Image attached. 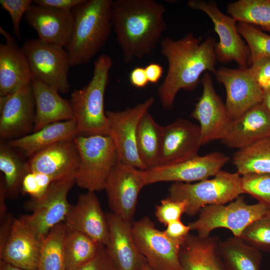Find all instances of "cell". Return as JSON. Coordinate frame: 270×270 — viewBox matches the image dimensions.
Segmentation results:
<instances>
[{
    "instance_id": "8d00e7d4",
    "label": "cell",
    "mask_w": 270,
    "mask_h": 270,
    "mask_svg": "<svg viewBox=\"0 0 270 270\" xmlns=\"http://www.w3.org/2000/svg\"><path fill=\"white\" fill-rule=\"evenodd\" d=\"M237 28L239 34L248 44L251 62L260 56H270V35L256 26L244 22H238Z\"/></svg>"
},
{
    "instance_id": "603a6c76",
    "label": "cell",
    "mask_w": 270,
    "mask_h": 270,
    "mask_svg": "<svg viewBox=\"0 0 270 270\" xmlns=\"http://www.w3.org/2000/svg\"><path fill=\"white\" fill-rule=\"evenodd\" d=\"M73 140L58 142L29 158V170L46 174L54 181L75 176L80 158Z\"/></svg>"
},
{
    "instance_id": "ffe728a7",
    "label": "cell",
    "mask_w": 270,
    "mask_h": 270,
    "mask_svg": "<svg viewBox=\"0 0 270 270\" xmlns=\"http://www.w3.org/2000/svg\"><path fill=\"white\" fill-rule=\"evenodd\" d=\"M24 18L36 32L39 40L62 48L66 46L74 27L72 11L65 12L32 4Z\"/></svg>"
},
{
    "instance_id": "816d5d0a",
    "label": "cell",
    "mask_w": 270,
    "mask_h": 270,
    "mask_svg": "<svg viewBox=\"0 0 270 270\" xmlns=\"http://www.w3.org/2000/svg\"><path fill=\"white\" fill-rule=\"evenodd\" d=\"M262 103L270 114V90L264 92Z\"/></svg>"
},
{
    "instance_id": "484cf974",
    "label": "cell",
    "mask_w": 270,
    "mask_h": 270,
    "mask_svg": "<svg viewBox=\"0 0 270 270\" xmlns=\"http://www.w3.org/2000/svg\"><path fill=\"white\" fill-rule=\"evenodd\" d=\"M220 241L216 236L202 238L189 234L179 253L181 270H228L219 253Z\"/></svg>"
},
{
    "instance_id": "ee69618b",
    "label": "cell",
    "mask_w": 270,
    "mask_h": 270,
    "mask_svg": "<svg viewBox=\"0 0 270 270\" xmlns=\"http://www.w3.org/2000/svg\"><path fill=\"white\" fill-rule=\"evenodd\" d=\"M191 230L190 227L184 224L180 220L170 222L164 231L166 235L170 239L183 242Z\"/></svg>"
},
{
    "instance_id": "1f68e13d",
    "label": "cell",
    "mask_w": 270,
    "mask_h": 270,
    "mask_svg": "<svg viewBox=\"0 0 270 270\" xmlns=\"http://www.w3.org/2000/svg\"><path fill=\"white\" fill-rule=\"evenodd\" d=\"M232 163L240 176L270 174V138L258 140L239 149Z\"/></svg>"
},
{
    "instance_id": "836d02e7",
    "label": "cell",
    "mask_w": 270,
    "mask_h": 270,
    "mask_svg": "<svg viewBox=\"0 0 270 270\" xmlns=\"http://www.w3.org/2000/svg\"><path fill=\"white\" fill-rule=\"evenodd\" d=\"M101 246L86 234L68 228L64 242L66 270H76L90 260Z\"/></svg>"
},
{
    "instance_id": "e575fe53",
    "label": "cell",
    "mask_w": 270,
    "mask_h": 270,
    "mask_svg": "<svg viewBox=\"0 0 270 270\" xmlns=\"http://www.w3.org/2000/svg\"><path fill=\"white\" fill-rule=\"evenodd\" d=\"M227 12L236 22L258 26L270 32V0H239L227 6Z\"/></svg>"
},
{
    "instance_id": "44dd1931",
    "label": "cell",
    "mask_w": 270,
    "mask_h": 270,
    "mask_svg": "<svg viewBox=\"0 0 270 270\" xmlns=\"http://www.w3.org/2000/svg\"><path fill=\"white\" fill-rule=\"evenodd\" d=\"M6 42L0 44V96L11 94L32 82L28 58L16 40L2 27Z\"/></svg>"
},
{
    "instance_id": "cb8c5ba5",
    "label": "cell",
    "mask_w": 270,
    "mask_h": 270,
    "mask_svg": "<svg viewBox=\"0 0 270 270\" xmlns=\"http://www.w3.org/2000/svg\"><path fill=\"white\" fill-rule=\"evenodd\" d=\"M270 138V114L260 103L233 120L221 140L228 148L238 150Z\"/></svg>"
},
{
    "instance_id": "4dcf8cb0",
    "label": "cell",
    "mask_w": 270,
    "mask_h": 270,
    "mask_svg": "<svg viewBox=\"0 0 270 270\" xmlns=\"http://www.w3.org/2000/svg\"><path fill=\"white\" fill-rule=\"evenodd\" d=\"M16 150L6 141L0 142V170L3 179L7 198L14 199L21 192L22 180L30 170L26 162Z\"/></svg>"
},
{
    "instance_id": "c3c4849f",
    "label": "cell",
    "mask_w": 270,
    "mask_h": 270,
    "mask_svg": "<svg viewBox=\"0 0 270 270\" xmlns=\"http://www.w3.org/2000/svg\"><path fill=\"white\" fill-rule=\"evenodd\" d=\"M144 68L148 82L152 84H156L163 74L162 66L158 63L152 62Z\"/></svg>"
},
{
    "instance_id": "b9f144b4",
    "label": "cell",
    "mask_w": 270,
    "mask_h": 270,
    "mask_svg": "<svg viewBox=\"0 0 270 270\" xmlns=\"http://www.w3.org/2000/svg\"><path fill=\"white\" fill-rule=\"evenodd\" d=\"M248 68L264 93L270 90V56L252 60Z\"/></svg>"
},
{
    "instance_id": "8fae6325",
    "label": "cell",
    "mask_w": 270,
    "mask_h": 270,
    "mask_svg": "<svg viewBox=\"0 0 270 270\" xmlns=\"http://www.w3.org/2000/svg\"><path fill=\"white\" fill-rule=\"evenodd\" d=\"M132 232L139 252L153 270H181L179 253L184 242L168 237L148 217L134 222Z\"/></svg>"
},
{
    "instance_id": "277c9868",
    "label": "cell",
    "mask_w": 270,
    "mask_h": 270,
    "mask_svg": "<svg viewBox=\"0 0 270 270\" xmlns=\"http://www.w3.org/2000/svg\"><path fill=\"white\" fill-rule=\"evenodd\" d=\"M106 54L94 61L93 74L88 84L72 92L70 102L73 110L78 135H108L109 126L104 109V96L112 66Z\"/></svg>"
},
{
    "instance_id": "7c38bea8",
    "label": "cell",
    "mask_w": 270,
    "mask_h": 270,
    "mask_svg": "<svg viewBox=\"0 0 270 270\" xmlns=\"http://www.w3.org/2000/svg\"><path fill=\"white\" fill-rule=\"evenodd\" d=\"M154 102V98L151 96L132 108L106 112L109 136L115 144L120 162L142 170L146 168L138 153L137 130L140 119Z\"/></svg>"
},
{
    "instance_id": "8992f818",
    "label": "cell",
    "mask_w": 270,
    "mask_h": 270,
    "mask_svg": "<svg viewBox=\"0 0 270 270\" xmlns=\"http://www.w3.org/2000/svg\"><path fill=\"white\" fill-rule=\"evenodd\" d=\"M243 194L241 176L222 170L211 179L195 183L174 182L168 188V198L186 201V214L193 216L209 205L225 204Z\"/></svg>"
},
{
    "instance_id": "4316f807",
    "label": "cell",
    "mask_w": 270,
    "mask_h": 270,
    "mask_svg": "<svg viewBox=\"0 0 270 270\" xmlns=\"http://www.w3.org/2000/svg\"><path fill=\"white\" fill-rule=\"evenodd\" d=\"M32 85L36 105L33 132L50 124L74 119L70 102L62 98L56 89L32 75Z\"/></svg>"
},
{
    "instance_id": "74e56055",
    "label": "cell",
    "mask_w": 270,
    "mask_h": 270,
    "mask_svg": "<svg viewBox=\"0 0 270 270\" xmlns=\"http://www.w3.org/2000/svg\"><path fill=\"white\" fill-rule=\"evenodd\" d=\"M243 194L270 207V174H250L241 176Z\"/></svg>"
},
{
    "instance_id": "9c48e42d",
    "label": "cell",
    "mask_w": 270,
    "mask_h": 270,
    "mask_svg": "<svg viewBox=\"0 0 270 270\" xmlns=\"http://www.w3.org/2000/svg\"><path fill=\"white\" fill-rule=\"evenodd\" d=\"M32 74L61 94L70 88L68 76L70 66L69 56L64 48L37 39H28L23 44Z\"/></svg>"
},
{
    "instance_id": "5bb4252c",
    "label": "cell",
    "mask_w": 270,
    "mask_h": 270,
    "mask_svg": "<svg viewBox=\"0 0 270 270\" xmlns=\"http://www.w3.org/2000/svg\"><path fill=\"white\" fill-rule=\"evenodd\" d=\"M229 160L228 156L215 152L180 163L157 166L144 170L146 184L166 182L192 183L206 180L214 176Z\"/></svg>"
},
{
    "instance_id": "f907efd6",
    "label": "cell",
    "mask_w": 270,
    "mask_h": 270,
    "mask_svg": "<svg viewBox=\"0 0 270 270\" xmlns=\"http://www.w3.org/2000/svg\"><path fill=\"white\" fill-rule=\"evenodd\" d=\"M0 270H28L16 266L9 262L0 260Z\"/></svg>"
},
{
    "instance_id": "2e32d148",
    "label": "cell",
    "mask_w": 270,
    "mask_h": 270,
    "mask_svg": "<svg viewBox=\"0 0 270 270\" xmlns=\"http://www.w3.org/2000/svg\"><path fill=\"white\" fill-rule=\"evenodd\" d=\"M202 92L191 116L200 124L201 144L222 140L226 136L232 120L229 116L225 104L216 93L212 79L205 72L201 79Z\"/></svg>"
},
{
    "instance_id": "f35d334b",
    "label": "cell",
    "mask_w": 270,
    "mask_h": 270,
    "mask_svg": "<svg viewBox=\"0 0 270 270\" xmlns=\"http://www.w3.org/2000/svg\"><path fill=\"white\" fill-rule=\"evenodd\" d=\"M53 182L46 174L30 170L22 180L21 192L30 196L31 199H38L46 193Z\"/></svg>"
},
{
    "instance_id": "5b68a950",
    "label": "cell",
    "mask_w": 270,
    "mask_h": 270,
    "mask_svg": "<svg viewBox=\"0 0 270 270\" xmlns=\"http://www.w3.org/2000/svg\"><path fill=\"white\" fill-rule=\"evenodd\" d=\"M73 140L80 158L76 184L87 191L104 190L110 174L120 162L112 138L108 135H78Z\"/></svg>"
},
{
    "instance_id": "f1b7e54d",
    "label": "cell",
    "mask_w": 270,
    "mask_h": 270,
    "mask_svg": "<svg viewBox=\"0 0 270 270\" xmlns=\"http://www.w3.org/2000/svg\"><path fill=\"white\" fill-rule=\"evenodd\" d=\"M163 132L164 126L158 124L148 112L140 119L136 134V148L146 170L158 166Z\"/></svg>"
},
{
    "instance_id": "d590c367",
    "label": "cell",
    "mask_w": 270,
    "mask_h": 270,
    "mask_svg": "<svg viewBox=\"0 0 270 270\" xmlns=\"http://www.w3.org/2000/svg\"><path fill=\"white\" fill-rule=\"evenodd\" d=\"M240 238L260 252H270V214L258 219L243 230Z\"/></svg>"
},
{
    "instance_id": "7402d4cb",
    "label": "cell",
    "mask_w": 270,
    "mask_h": 270,
    "mask_svg": "<svg viewBox=\"0 0 270 270\" xmlns=\"http://www.w3.org/2000/svg\"><path fill=\"white\" fill-rule=\"evenodd\" d=\"M109 228L106 252L118 270H138L146 262L134 239L132 222L112 212L106 214Z\"/></svg>"
},
{
    "instance_id": "d6986e66",
    "label": "cell",
    "mask_w": 270,
    "mask_h": 270,
    "mask_svg": "<svg viewBox=\"0 0 270 270\" xmlns=\"http://www.w3.org/2000/svg\"><path fill=\"white\" fill-rule=\"evenodd\" d=\"M68 229L82 232L98 244L106 246L109 240L106 216L95 192L79 194L76 202L71 205L64 222Z\"/></svg>"
},
{
    "instance_id": "4fadbf2b",
    "label": "cell",
    "mask_w": 270,
    "mask_h": 270,
    "mask_svg": "<svg viewBox=\"0 0 270 270\" xmlns=\"http://www.w3.org/2000/svg\"><path fill=\"white\" fill-rule=\"evenodd\" d=\"M145 186L144 170L119 162L104 188L112 212L132 223L138 195Z\"/></svg>"
},
{
    "instance_id": "f6af8a7d",
    "label": "cell",
    "mask_w": 270,
    "mask_h": 270,
    "mask_svg": "<svg viewBox=\"0 0 270 270\" xmlns=\"http://www.w3.org/2000/svg\"><path fill=\"white\" fill-rule=\"evenodd\" d=\"M37 5L50 8L65 12H72L84 0H34Z\"/></svg>"
},
{
    "instance_id": "9a60e30c",
    "label": "cell",
    "mask_w": 270,
    "mask_h": 270,
    "mask_svg": "<svg viewBox=\"0 0 270 270\" xmlns=\"http://www.w3.org/2000/svg\"><path fill=\"white\" fill-rule=\"evenodd\" d=\"M36 105L32 82L17 91L0 96V139L8 141L34 131Z\"/></svg>"
},
{
    "instance_id": "d6a6232c",
    "label": "cell",
    "mask_w": 270,
    "mask_h": 270,
    "mask_svg": "<svg viewBox=\"0 0 270 270\" xmlns=\"http://www.w3.org/2000/svg\"><path fill=\"white\" fill-rule=\"evenodd\" d=\"M67 230L62 222L49 232L42 242L38 270H66L64 242Z\"/></svg>"
},
{
    "instance_id": "f546056e",
    "label": "cell",
    "mask_w": 270,
    "mask_h": 270,
    "mask_svg": "<svg viewBox=\"0 0 270 270\" xmlns=\"http://www.w3.org/2000/svg\"><path fill=\"white\" fill-rule=\"evenodd\" d=\"M220 256L228 270H260L262 252L232 236L218 245Z\"/></svg>"
},
{
    "instance_id": "ba28073f",
    "label": "cell",
    "mask_w": 270,
    "mask_h": 270,
    "mask_svg": "<svg viewBox=\"0 0 270 270\" xmlns=\"http://www.w3.org/2000/svg\"><path fill=\"white\" fill-rule=\"evenodd\" d=\"M75 183L74 176L54 180L41 198L27 204L32 212L20 218L41 242L52 228L64 222L71 206L68 194Z\"/></svg>"
},
{
    "instance_id": "ac0fdd59",
    "label": "cell",
    "mask_w": 270,
    "mask_h": 270,
    "mask_svg": "<svg viewBox=\"0 0 270 270\" xmlns=\"http://www.w3.org/2000/svg\"><path fill=\"white\" fill-rule=\"evenodd\" d=\"M199 126L179 118L164 126L158 166L185 162L198 156L202 146Z\"/></svg>"
},
{
    "instance_id": "e0dca14e",
    "label": "cell",
    "mask_w": 270,
    "mask_h": 270,
    "mask_svg": "<svg viewBox=\"0 0 270 270\" xmlns=\"http://www.w3.org/2000/svg\"><path fill=\"white\" fill-rule=\"evenodd\" d=\"M215 76L218 81L224 86L225 106L232 120L262 103L264 93L248 68L222 67L217 70Z\"/></svg>"
},
{
    "instance_id": "d4e9b609",
    "label": "cell",
    "mask_w": 270,
    "mask_h": 270,
    "mask_svg": "<svg viewBox=\"0 0 270 270\" xmlns=\"http://www.w3.org/2000/svg\"><path fill=\"white\" fill-rule=\"evenodd\" d=\"M42 242L20 218H16L10 236L0 252V259L28 270H38Z\"/></svg>"
},
{
    "instance_id": "f5cc1de1",
    "label": "cell",
    "mask_w": 270,
    "mask_h": 270,
    "mask_svg": "<svg viewBox=\"0 0 270 270\" xmlns=\"http://www.w3.org/2000/svg\"><path fill=\"white\" fill-rule=\"evenodd\" d=\"M138 270H153L150 266L148 264V263L146 262L144 264H143Z\"/></svg>"
},
{
    "instance_id": "7a4b0ae2",
    "label": "cell",
    "mask_w": 270,
    "mask_h": 270,
    "mask_svg": "<svg viewBox=\"0 0 270 270\" xmlns=\"http://www.w3.org/2000/svg\"><path fill=\"white\" fill-rule=\"evenodd\" d=\"M165 12L154 0H112V28L124 62L151 54L160 44L166 28Z\"/></svg>"
},
{
    "instance_id": "60d3db41",
    "label": "cell",
    "mask_w": 270,
    "mask_h": 270,
    "mask_svg": "<svg viewBox=\"0 0 270 270\" xmlns=\"http://www.w3.org/2000/svg\"><path fill=\"white\" fill-rule=\"evenodd\" d=\"M33 1L31 0H0L2 8L10 16L15 36L20 38V23L23 16L27 12Z\"/></svg>"
},
{
    "instance_id": "30bf717a",
    "label": "cell",
    "mask_w": 270,
    "mask_h": 270,
    "mask_svg": "<svg viewBox=\"0 0 270 270\" xmlns=\"http://www.w3.org/2000/svg\"><path fill=\"white\" fill-rule=\"evenodd\" d=\"M188 4L191 8L204 12L212 22L219 38L214 48L216 60L222 63L234 61L239 67L248 68L250 52L238 32L236 21L223 14L215 2L190 0Z\"/></svg>"
},
{
    "instance_id": "bcb514c9",
    "label": "cell",
    "mask_w": 270,
    "mask_h": 270,
    "mask_svg": "<svg viewBox=\"0 0 270 270\" xmlns=\"http://www.w3.org/2000/svg\"><path fill=\"white\" fill-rule=\"evenodd\" d=\"M15 218L8 212L4 219L0 220V252L5 246L11 233Z\"/></svg>"
},
{
    "instance_id": "7dc6e473",
    "label": "cell",
    "mask_w": 270,
    "mask_h": 270,
    "mask_svg": "<svg viewBox=\"0 0 270 270\" xmlns=\"http://www.w3.org/2000/svg\"><path fill=\"white\" fill-rule=\"evenodd\" d=\"M130 84L137 88H143L148 84L145 68L136 66L134 68L130 74Z\"/></svg>"
},
{
    "instance_id": "3957f363",
    "label": "cell",
    "mask_w": 270,
    "mask_h": 270,
    "mask_svg": "<svg viewBox=\"0 0 270 270\" xmlns=\"http://www.w3.org/2000/svg\"><path fill=\"white\" fill-rule=\"evenodd\" d=\"M112 0H84L72 10L74 24L66 47L71 66L87 63L105 46L112 28Z\"/></svg>"
},
{
    "instance_id": "7bdbcfd3",
    "label": "cell",
    "mask_w": 270,
    "mask_h": 270,
    "mask_svg": "<svg viewBox=\"0 0 270 270\" xmlns=\"http://www.w3.org/2000/svg\"><path fill=\"white\" fill-rule=\"evenodd\" d=\"M76 270H118L108 256L106 247L101 246L96 254Z\"/></svg>"
},
{
    "instance_id": "83f0119b",
    "label": "cell",
    "mask_w": 270,
    "mask_h": 270,
    "mask_svg": "<svg viewBox=\"0 0 270 270\" xmlns=\"http://www.w3.org/2000/svg\"><path fill=\"white\" fill-rule=\"evenodd\" d=\"M78 134L74 119L50 124L29 134L6 142L22 156L30 158L58 142L73 140Z\"/></svg>"
},
{
    "instance_id": "ab89813d",
    "label": "cell",
    "mask_w": 270,
    "mask_h": 270,
    "mask_svg": "<svg viewBox=\"0 0 270 270\" xmlns=\"http://www.w3.org/2000/svg\"><path fill=\"white\" fill-rule=\"evenodd\" d=\"M186 201L174 200L167 198L156 206L155 214L158 220L166 226L171 222L180 220L182 215L186 212Z\"/></svg>"
},
{
    "instance_id": "681fc988",
    "label": "cell",
    "mask_w": 270,
    "mask_h": 270,
    "mask_svg": "<svg viewBox=\"0 0 270 270\" xmlns=\"http://www.w3.org/2000/svg\"><path fill=\"white\" fill-rule=\"evenodd\" d=\"M7 194L3 177L0 176V220H2L6 216L8 212L6 204V200Z\"/></svg>"
},
{
    "instance_id": "6da1fadb",
    "label": "cell",
    "mask_w": 270,
    "mask_h": 270,
    "mask_svg": "<svg viewBox=\"0 0 270 270\" xmlns=\"http://www.w3.org/2000/svg\"><path fill=\"white\" fill-rule=\"evenodd\" d=\"M216 44L212 36L202 42L191 32L178 40L168 37L161 40V53L168 65L166 75L158 89L164 108H172L176 96L181 90H194L204 72L216 74Z\"/></svg>"
},
{
    "instance_id": "52a82bcc",
    "label": "cell",
    "mask_w": 270,
    "mask_h": 270,
    "mask_svg": "<svg viewBox=\"0 0 270 270\" xmlns=\"http://www.w3.org/2000/svg\"><path fill=\"white\" fill-rule=\"evenodd\" d=\"M270 214V207L258 202L248 204L240 196L227 205H209L200 210L198 218L188 226L202 238L210 236L218 228H225L234 236L240 238L243 230L252 222Z\"/></svg>"
}]
</instances>
